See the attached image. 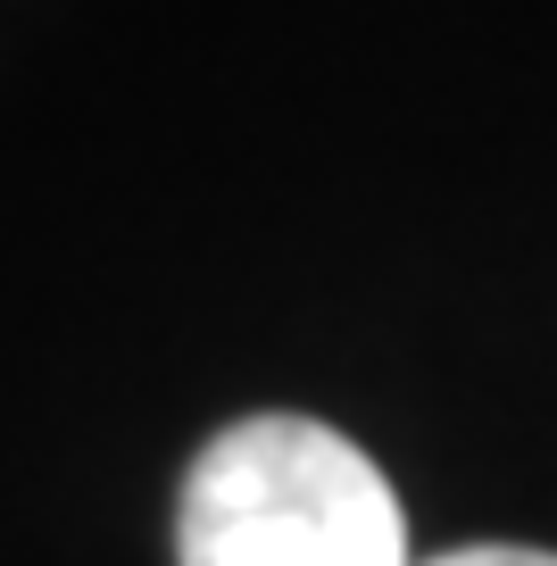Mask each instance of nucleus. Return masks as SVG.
<instances>
[{
	"mask_svg": "<svg viewBox=\"0 0 557 566\" xmlns=\"http://www.w3.org/2000/svg\"><path fill=\"white\" fill-rule=\"evenodd\" d=\"M183 566H408L383 467L316 417H242L183 475Z\"/></svg>",
	"mask_w": 557,
	"mask_h": 566,
	"instance_id": "f257e3e1",
	"label": "nucleus"
},
{
	"mask_svg": "<svg viewBox=\"0 0 557 566\" xmlns=\"http://www.w3.org/2000/svg\"><path fill=\"white\" fill-rule=\"evenodd\" d=\"M408 566H557L549 549H507V542H483V549H441V558H408Z\"/></svg>",
	"mask_w": 557,
	"mask_h": 566,
	"instance_id": "f03ea898",
	"label": "nucleus"
}]
</instances>
